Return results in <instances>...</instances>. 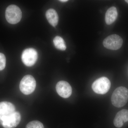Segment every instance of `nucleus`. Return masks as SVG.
<instances>
[{"label": "nucleus", "mask_w": 128, "mask_h": 128, "mask_svg": "<svg viewBox=\"0 0 128 128\" xmlns=\"http://www.w3.org/2000/svg\"><path fill=\"white\" fill-rule=\"evenodd\" d=\"M21 119L19 112L15 111L7 116H0V124L4 128H14L20 123Z\"/></svg>", "instance_id": "2"}, {"label": "nucleus", "mask_w": 128, "mask_h": 128, "mask_svg": "<svg viewBox=\"0 0 128 128\" xmlns=\"http://www.w3.org/2000/svg\"><path fill=\"white\" fill-rule=\"evenodd\" d=\"M15 106L11 102H0V116H6L15 112Z\"/></svg>", "instance_id": "10"}, {"label": "nucleus", "mask_w": 128, "mask_h": 128, "mask_svg": "<svg viewBox=\"0 0 128 128\" xmlns=\"http://www.w3.org/2000/svg\"><path fill=\"white\" fill-rule=\"evenodd\" d=\"M54 43L56 48L60 50H66V44L64 39L60 36H56L54 39Z\"/></svg>", "instance_id": "13"}, {"label": "nucleus", "mask_w": 128, "mask_h": 128, "mask_svg": "<svg viewBox=\"0 0 128 128\" xmlns=\"http://www.w3.org/2000/svg\"><path fill=\"white\" fill-rule=\"evenodd\" d=\"M6 19L9 23L15 24L20 21L22 12L18 6L15 5H11L7 8L6 11Z\"/></svg>", "instance_id": "3"}, {"label": "nucleus", "mask_w": 128, "mask_h": 128, "mask_svg": "<svg viewBox=\"0 0 128 128\" xmlns=\"http://www.w3.org/2000/svg\"><path fill=\"white\" fill-rule=\"evenodd\" d=\"M43 124L40 121H31L27 124L26 128H44Z\"/></svg>", "instance_id": "14"}, {"label": "nucleus", "mask_w": 128, "mask_h": 128, "mask_svg": "<svg viewBox=\"0 0 128 128\" xmlns=\"http://www.w3.org/2000/svg\"><path fill=\"white\" fill-rule=\"evenodd\" d=\"M118 12L116 8L112 6L108 9L105 16V22L107 25H110L116 20L118 17Z\"/></svg>", "instance_id": "11"}, {"label": "nucleus", "mask_w": 128, "mask_h": 128, "mask_svg": "<svg viewBox=\"0 0 128 128\" xmlns=\"http://www.w3.org/2000/svg\"><path fill=\"white\" fill-rule=\"evenodd\" d=\"M111 82L108 78L101 77L95 80L92 85V89L97 94H104L109 91Z\"/></svg>", "instance_id": "5"}, {"label": "nucleus", "mask_w": 128, "mask_h": 128, "mask_svg": "<svg viewBox=\"0 0 128 128\" xmlns=\"http://www.w3.org/2000/svg\"><path fill=\"white\" fill-rule=\"evenodd\" d=\"M125 2H127V3H128V0H125Z\"/></svg>", "instance_id": "17"}, {"label": "nucleus", "mask_w": 128, "mask_h": 128, "mask_svg": "<svg viewBox=\"0 0 128 128\" xmlns=\"http://www.w3.org/2000/svg\"><path fill=\"white\" fill-rule=\"evenodd\" d=\"M38 52L33 48L26 49L22 52V59L25 65L28 66H32L38 60Z\"/></svg>", "instance_id": "7"}, {"label": "nucleus", "mask_w": 128, "mask_h": 128, "mask_svg": "<svg viewBox=\"0 0 128 128\" xmlns=\"http://www.w3.org/2000/svg\"><path fill=\"white\" fill-rule=\"evenodd\" d=\"M128 121V110L123 109L117 113L114 120V126L118 128H121L124 123Z\"/></svg>", "instance_id": "9"}, {"label": "nucleus", "mask_w": 128, "mask_h": 128, "mask_svg": "<svg viewBox=\"0 0 128 128\" xmlns=\"http://www.w3.org/2000/svg\"><path fill=\"white\" fill-rule=\"evenodd\" d=\"M111 101L116 107H122L126 105L128 101V89L123 86L117 88L112 94Z\"/></svg>", "instance_id": "1"}, {"label": "nucleus", "mask_w": 128, "mask_h": 128, "mask_svg": "<svg viewBox=\"0 0 128 128\" xmlns=\"http://www.w3.org/2000/svg\"><path fill=\"white\" fill-rule=\"evenodd\" d=\"M6 59L4 54L0 53V71L5 68Z\"/></svg>", "instance_id": "15"}, {"label": "nucleus", "mask_w": 128, "mask_h": 128, "mask_svg": "<svg viewBox=\"0 0 128 128\" xmlns=\"http://www.w3.org/2000/svg\"><path fill=\"white\" fill-rule=\"evenodd\" d=\"M56 91L60 96L64 98H69L72 93V88L70 84L65 81H60L56 86Z\"/></svg>", "instance_id": "8"}, {"label": "nucleus", "mask_w": 128, "mask_h": 128, "mask_svg": "<svg viewBox=\"0 0 128 128\" xmlns=\"http://www.w3.org/2000/svg\"><path fill=\"white\" fill-rule=\"evenodd\" d=\"M46 16L49 23L53 26H57L59 17L57 12L53 9H49L46 12Z\"/></svg>", "instance_id": "12"}, {"label": "nucleus", "mask_w": 128, "mask_h": 128, "mask_svg": "<svg viewBox=\"0 0 128 128\" xmlns=\"http://www.w3.org/2000/svg\"><path fill=\"white\" fill-rule=\"evenodd\" d=\"M20 89L21 92L25 95L32 94L35 90L36 82L34 77L30 75L25 76L20 82Z\"/></svg>", "instance_id": "4"}, {"label": "nucleus", "mask_w": 128, "mask_h": 128, "mask_svg": "<svg viewBox=\"0 0 128 128\" xmlns=\"http://www.w3.org/2000/svg\"><path fill=\"white\" fill-rule=\"evenodd\" d=\"M123 40L119 35L112 34L107 37L103 42L104 46L106 48L111 50H118L121 48Z\"/></svg>", "instance_id": "6"}, {"label": "nucleus", "mask_w": 128, "mask_h": 128, "mask_svg": "<svg viewBox=\"0 0 128 128\" xmlns=\"http://www.w3.org/2000/svg\"><path fill=\"white\" fill-rule=\"evenodd\" d=\"M59 1L61 2H66L68 1V0H60Z\"/></svg>", "instance_id": "16"}]
</instances>
